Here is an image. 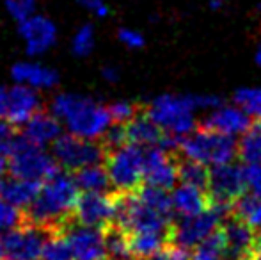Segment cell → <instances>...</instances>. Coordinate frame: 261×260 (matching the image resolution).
Returning a JSON list of instances; mask_svg holds the SVG:
<instances>
[{"label": "cell", "mask_w": 261, "mask_h": 260, "mask_svg": "<svg viewBox=\"0 0 261 260\" xmlns=\"http://www.w3.org/2000/svg\"><path fill=\"white\" fill-rule=\"evenodd\" d=\"M79 196L75 178L59 170L43 182L38 196L27 207V223L61 232L66 221L71 219Z\"/></svg>", "instance_id": "obj_1"}, {"label": "cell", "mask_w": 261, "mask_h": 260, "mask_svg": "<svg viewBox=\"0 0 261 260\" xmlns=\"http://www.w3.org/2000/svg\"><path fill=\"white\" fill-rule=\"evenodd\" d=\"M50 112L64 123L69 134L84 139L103 137V134L112 125L109 107L94 102L89 97L75 93H61L50 104Z\"/></svg>", "instance_id": "obj_2"}, {"label": "cell", "mask_w": 261, "mask_h": 260, "mask_svg": "<svg viewBox=\"0 0 261 260\" xmlns=\"http://www.w3.org/2000/svg\"><path fill=\"white\" fill-rule=\"evenodd\" d=\"M197 104L196 94H160L149 104L146 114L160 127L165 134L183 139L196 130Z\"/></svg>", "instance_id": "obj_3"}, {"label": "cell", "mask_w": 261, "mask_h": 260, "mask_svg": "<svg viewBox=\"0 0 261 260\" xmlns=\"http://www.w3.org/2000/svg\"><path fill=\"white\" fill-rule=\"evenodd\" d=\"M179 152L187 160L213 168L233 162L238 155V141L229 135L201 127L179 141Z\"/></svg>", "instance_id": "obj_4"}, {"label": "cell", "mask_w": 261, "mask_h": 260, "mask_svg": "<svg viewBox=\"0 0 261 260\" xmlns=\"http://www.w3.org/2000/svg\"><path fill=\"white\" fill-rule=\"evenodd\" d=\"M107 173L117 193H134L144 182V148L126 145L107 153Z\"/></svg>", "instance_id": "obj_5"}, {"label": "cell", "mask_w": 261, "mask_h": 260, "mask_svg": "<svg viewBox=\"0 0 261 260\" xmlns=\"http://www.w3.org/2000/svg\"><path fill=\"white\" fill-rule=\"evenodd\" d=\"M231 214H233L231 205L212 203L201 214L190 216V218H179V221L172 223L171 243L183 248V250L196 248L201 241H204L215 230H219L224 219Z\"/></svg>", "instance_id": "obj_6"}, {"label": "cell", "mask_w": 261, "mask_h": 260, "mask_svg": "<svg viewBox=\"0 0 261 260\" xmlns=\"http://www.w3.org/2000/svg\"><path fill=\"white\" fill-rule=\"evenodd\" d=\"M59 171V164L54 155L46 153L45 148L29 143L25 137H14L13 152L9 155V173L23 180L43 182Z\"/></svg>", "instance_id": "obj_7"}, {"label": "cell", "mask_w": 261, "mask_h": 260, "mask_svg": "<svg viewBox=\"0 0 261 260\" xmlns=\"http://www.w3.org/2000/svg\"><path fill=\"white\" fill-rule=\"evenodd\" d=\"M54 233L59 232L32 223L0 233V260H41L43 248Z\"/></svg>", "instance_id": "obj_8"}, {"label": "cell", "mask_w": 261, "mask_h": 260, "mask_svg": "<svg viewBox=\"0 0 261 260\" xmlns=\"http://www.w3.org/2000/svg\"><path fill=\"white\" fill-rule=\"evenodd\" d=\"M52 155L59 168L68 171H79L82 168L103 162L107 159V150L101 143L93 141V139L62 134L54 141Z\"/></svg>", "instance_id": "obj_9"}, {"label": "cell", "mask_w": 261, "mask_h": 260, "mask_svg": "<svg viewBox=\"0 0 261 260\" xmlns=\"http://www.w3.org/2000/svg\"><path fill=\"white\" fill-rule=\"evenodd\" d=\"M206 193L210 196V203H222L233 207L234 201L247 193L244 166L229 162L210 168Z\"/></svg>", "instance_id": "obj_10"}, {"label": "cell", "mask_w": 261, "mask_h": 260, "mask_svg": "<svg viewBox=\"0 0 261 260\" xmlns=\"http://www.w3.org/2000/svg\"><path fill=\"white\" fill-rule=\"evenodd\" d=\"M71 248L73 260H107L105 232L98 226L79 223L75 218L66 221L61 228Z\"/></svg>", "instance_id": "obj_11"}, {"label": "cell", "mask_w": 261, "mask_h": 260, "mask_svg": "<svg viewBox=\"0 0 261 260\" xmlns=\"http://www.w3.org/2000/svg\"><path fill=\"white\" fill-rule=\"evenodd\" d=\"M116 198L110 193H84L75 205V219L79 223L98 228H107L114 223L116 216Z\"/></svg>", "instance_id": "obj_12"}, {"label": "cell", "mask_w": 261, "mask_h": 260, "mask_svg": "<svg viewBox=\"0 0 261 260\" xmlns=\"http://www.w3.org/2000/svg\"><path fill=\"white\" fill-rule=\"evenodd\" d=\"M178 182V164L169 152L160 146L144 148V184L171 191Z\"/></svg>", "instance_id": "obj_13"}, {"label": "cell", "mask_w": 261, "mask_h": 260, "mask_svg": "<svg viewBox=\"0 0 261 260\" xmlns=\"http://www.w3.org/2000/svg\"><path fill=\"white\" fill-rule=\"evenodd\" d=\"M18 25H20L18 32L25 43V52L32 57L48 52L57 41V27L46 16L34 14Z\"/></svg>", "instance_id": "obj_14"}, {"label": "cell", "mask_w": 261, "mask_h": 260, "mask_svg": "<svg viewBox=\"0 0 261 260\" xmlns=\"http://www.w3.org/2000/svg\"><path fill=\"white\" fill-rule=\"evenodd\" d=\"M226 239L227 260H249L254 253L256 232L247 221L237 216H227L220 225Z\"/></svg>", "instance_id": "obj_15"}, {"label": "cell", "mask_w": 261, "mask_h": 260, "mask_svg": "<svg viewBox=\"0 0 261 260\" xmlns=\"http://www.w3.org/2000/svg\"><path fill=\"white\" fill-rule=\"evenodd\" d=\"M204 129L215 130L219 134L229 135V137H242L252 127V118L247 112L242 111L238 105H222L208 111L204 116L203 125Z\"/></svg>", "instance_id": "obj_16"}, {"label": "cell", "mask_w": 261, "mask_h": 260, "mask_svg": "<svg viewBox=\"0 0 261 260\" xmlns=\"http://www.w3.org/2000/svg\"><path fill=\"white\" fill-rule=\"evenodd\" d=\"M41 107V98L36 93V89L23 84H16L13 87H7V111L6 122L11 125L23 127Z\"/></svg>", "instance_id": "obj_17"}, {"label": "cell", "mask_w": 261, "mask_h": 260, "mask_svg": "<svg viewBox=\"0 0 261 260\" xmlns=\"http://www.w3.org/2000/svg\"><path fill=\"white\" fill-rule=\"evenodd\" d=\"M21 137H25L29 143L36 146L46 148L48 145H54V141L62 135V123L50 112H36L23 127H21Z\"/></svg>", "instance_id": "obj_18"}, {"label": "cell", "mask_w": 261, "mask_h": 260, "mask_svg": "<svg viewBox=\"0 0 261 260\" xmlns=\"http://www.w3.org/2000/svg\"><path fill=\"white\" fill-rule=\"evenodd\" d=\"M11 77L16 84H23L32 89H50L59 84V73L55 69L31 61L14 64L11 69Z\"/></svg>", "instance_id": "obj_19"}, {"label": "cell", "mask_w": 261, "mask_h": 260, "mask_svg": "<svg viewBox=\"0 0 261 260\" xmlns=\"http://www.w3.org/2000/svg\"><path fill=\"white\" fill-rule=\"evenodd\" d=\"M172 210L179 218H190V216L201 214L210 207V196L204 189L194 187L189 184H179L172 189Z\"/></svg>", "instance_id": "obj_20"}, {"label": "cell", "mask_w": 261, "mask_h": 260, "mask_svg": "<svg viewBox=\"0 0 261 260\" xmlns=\"http://www.w3.org/2000/svg\"><path fill=\"white\" fill-rule=\"evenodd\" d=\"M39 187V182L23 180L14 175H0V198L20 208H27L32 203V200L38 196Z\"/></svg>", "instance_id": "obj_21"}, {"label": "cell", "mask_w": 261, "mask_h": 260, "mask_svg": "<svg viewBox=\"0 0 261 260\" xmlns=\"http://www.w3.org/2000/svg\"><path fill=\"white\" fill-rule=\"evenodd\" d=\"M128 143L139 145L142 148L149 146H158L164 137V130L149 118L148 114H137L130 123L126 125Z\"/></svg>", "instance_id": "obj_22"}, {"label": "cell", "mask_w": 261, "mask_h": 260, "mask_svg": "<svg viewBox=\"0 0 261 260\" xmlns=\"http://www.w3.org/2000/svg\"><path fill=\"white\" fill-rule=\"evenodd\" d=\"M172 232H156V230H146V232L128 233L130 235V248L135 258H148L158 253L165 246L171 244Z\"/></svg>", "instance_id": "obj_23"}, {"label": "cell", "mask_w": 261, "mask_h": 260, "mask_svg": "<svg viewBox=\"0 0 261 260\" xmlns=\"http://www.w3.org/2000/svg\"><path fill=\"white\" fill-rule=\"evenodd\" d=\"M76 182V187L82 193H110V178L107 173V168L101 164L87 166L75 171L73 175Z\"/></svg>", "instance_id": "obj_24"}, {"label": "cell", "mask_w": 261, "mask_h": 260, "mask_svg": "<svg viewBox=\"0 0 261 260\" xmlns=\"http://www.w3.org/2000/svg\"><path fill=\"white\" fill-rule=\"evenodd\" d=\"M105 250L107 260H135L130 248V235L117 225L105 228Z\"/></svg>", "instance_id": "obj_25"}, {"label": "cell", "mask_w": 261, "mask_h": 260, "mask_svg": "<svg viewBox=\"0 0 261 260\" xmlns=\"http://www.w3.org/2000/svg\"><path fill=\"white\" fill-rule=\"evenodd\" d=\"M190 260H227L226 239H224L222 230H215L212 235H208L204 241H201L194 253L190 255Z\"/></svg>", "instance_id": "obj_26"}, {"label": "cell", "mask_w": 261, "mask_h": 260, "mask_svg": "<svg viewBox=\"0 0 261 260\" xmlns=\"http://www.w3.org/2000/svg\"><path fill=\"white\" fill-rule=\"evenodd\" d=\"M135 193H137V196L141 198L148 207L155 208V210L160 212V214L172 218L174 210H172V200H171V195H169L167 189L144 184V185H141Z\"/></svg>", "instance_id": "obj_27"}, {"label": "cell", "mask_w": 261, "mask_h": 260, "mask_svg": "<svg viewBox=\"0 0 261 260\" xmlns=\"http://www.w3.org/2000/svg\"><path fill=\"white\" fill-rule=\"evenodd\" d=\"M238 155L244 164H261V125L251 127L238 141Z\"/></svg>", "instance_id": "obj_28"}, {"label": "cell", "mask_w": 261, "mask_h": 260, "mask_svg": "<svg viewBox=\"0 0 261 260\" xmlns=\"http://www.w3.org/2000/svg\"><path fill=\"white\" fill-rule=\"evenodd\" d=\"M208 175H210L208 168L199 162H194V160L185 159V162L178 164V180L181 182V184H189V185H194V187H199L206 191Z\"/></svg>", "instance_id": "obj_29"}, {"label": "cell", "mask_w": 261, "mask_h": 260, "mask_svg": "<svg viewBox=\"0 0 261 260\" xmlns=\"http://www.w3.org/2000/svg\"><path fill=\"white\" fill-rule=\"evenodd\" d=\"M233 102L252 120H261V87H240L234 93Z\"/></svg>", "instance_id": "obj_30"}, {"label": "cell", "mask_w": 261, "mask_h": 260, "mask_svg": "<svg viewBox=\"0 0 261 260\" xmlns=\"http://www.w3.org/2000/svg\"><path fill=\"white\" fill-rule=\"evenodd\" d=\"M25 223H27V216L20 210V207L0 198V233L20 228Z\"/></svg>", "instance_id": "obj_31"}, {"label": "cell", "mask_w": 261, "mask_h": 260, "mask_svg": "<svg viewBox=\"0 0 261 260\" xmlns=\"http://www.w3.org/2000/svg\"><path fill=\"white\" fill-rule=\"evenodd\" d=\"M94 43H96V36H94V29L91 23H86L82 27H79V31L75 32L71 41V50L75 56L86 57L93 52Z\"/></svg>", "instance_id": "obj_32"}, {"label": "cell", "mask_w": 261, "mask_h": 260, "mask_svg": "<svg viewBox=\"0 0 261 260\" xmlns=\"http://www.w3.org/2000/svg\"><path fill=\"white\" fill-rule=\"evenodd\" d=\"M43 260H73L71 248L64 235L54 233L43 248Z\"/></svg>", "instance_id": "obj_33"}, {"label": "cell", "mask_w": 261, "mask_h": 260, "mask_svg": "<svg viewBox=\"0 0 261 260\" xmlns=\"http://www.w3.org/2000/svg\"><path fill=\"white\" fill-rule=\"evenodd\" d=\"M38 0H6V11L13 20L18 23L25 21L27 18L34 16Z\"/></svg>", "instance_id": "obj_34"}, {"label": "cell", "mask_w": 261, "mask_h": 260, "mask_svg": "<svg viewBox=\"0 0 261 260\" xmlns=\"http://www.w3.org/2000/svg\"><path fill=\"white\" fill-rule=\"evenodd\" d=\"M110 118L114 123H119V125H128L132 120L137 116V107H135L132 102L126 100H117L114 104L109 105Z\"/></svg>", "instance_id": "obj_35"}, {"label": "cell", "mask_w": 261, "mask_h": 260, "mask_svg": "<svg viewBox=\"0 0 261 260\" xmlns=\"http://www.w3.org/2000/svg\"><path fill=\"white\" fill-rule=\"evenodd\" d=\"M103 143L107 153L112 152V150L119 148V146L126 145L128 143V134H126V125H119V123H112L110 129L103 134Z\"/></svg>", "instance_id": "obj_36"}, {"label": "cell", "mask_w": 261, "mask_h": 260, "mask_svg": "<svg viewBox=\"0 0 261 260\" xmlns=\"http://www.w3.org/2000/svg\"><path fill=\"white\" fill-rule=\"evenodd\" d=\"M244 177L247 191L261 200V164H245Z\"/></svg>", "instance_id": "obj_37"}, {"label": "cell", "mask_w": 261, "mask_h": 260, "mask_svg": "<svg viewBox=\"0 0 261 260\" xmlns=\"http://www.w3.org/2000/svg\"><path fill=\"white\" fill-rule=\"evenodd\" d=\"M139 260H190L189 250H183V248L176 246V244H169L164 250H160L158 253L151 255L148 258H139Z\"/></svg>", "instance_id": "obj_38"}, {"label": "cell", "mask_w": 261, "mask_h": 260, "mask_svg": "<svg viewBox=\"0 0 261 260\" xmlns=\"http://www.w3.org/2000/svg\"><path fill=\"white\" fill-rule=\"evenodd\" d=\"M117 38H119V41L123 43L126 49H132V50H137V49H142L146 43L144 36L141 34L139 31H134V29H119V32H117Z\"/></svg>", "instance_id": "obj_39"}, {"label": "cell", "mask_w": 261, "mask_h": 260, "mask_svg": "<svg viewBox=\"0 0 261 260\" xmlns=\"http://www.w3.org/2000/svg\"><path fill=\"white\" fill-rule=\"evenodd\" d=\"M80 6L86 7L89 13H93L98 18H105L110 13L105 0H80Z\"/></svg>", "instance_id": "obj_40"}, {"label": "cell", "mask_w": 261, "mask_h": 260, "mask_svg": "<svg viewBox=\"0 0 261 260\" xmlns=\"http://www.w3.org/2000/svg\"><path fill=\"white\" fill-rule=\"evenodd\" d=\"M14 127L9 122L0 118V143H7L14 137Z\"/></svg>", "instance_id": "obj_41"}, {"label": "cell", "mask_w": 261, "mask_h": 260, "mask_svg": "<svg viewBox=\"0 0 261 260\" xmlns=\"http://www.w3.org/2000/svg\"><path fill=\"white\" fill-rule=\"evenodd\" d=\"M7 111V87L0 86V118L6 120Z\"/></svg>", "instance_id": "obj_42"}, {"label": "cell", "mask_w": 261, "mask_h": 260, "mask_svg": "<svg viewBox=\"0 0 261 260\" xmlns=\"http://www.w3.org/2000/svg\"><path fill=\"white\" fill-rule=\"evenodd\" d=\"M101 75H103V79L109 80V82H117V80H119V72H117L116 68H112V66H107V68H103Z\"/></svg>", "instance_id": "obj_43"}, {"label": "cell", "mask_w": 261, "mask_h": 260, "mask_svg": "<svg viewBox=\"0 0 261 260\" xmlns=\"http://www.w3.org/2000/svg\"><path fill=\"white\" fill-rule=\"evenodd\" d=\"M9 170V157L0 153V175H6Z\"/></svg>", "instance_id": "obj_44"}, {"label": "cell", "mask_w": 261, "mask_h": 260, "mask_svg": "<svg viewBox=\"0 0 261 260\" xmlns=\"http://www.w3.org/2000/svg\"><path fill=\"white\" fill-rule=\"evenodd\" d=\"M254 61H256V64L261 66V41L258 43V46H256V52H254Z\"/></svg>", "instance_id": "obj_45"}, {"label": "cell", "mask_w": 261, "mask_h": 260, "mask_svg": "<svg viewBox=\"0 0 261 260\" xmlns=\"http://www.w3.org/2000/svg\"><path fill=\"white\" fill-rule=\"evenodd\" d=\"M220 6H222V2H220V0H213V2H212V7H213V9H219Z\"/></svg>", "instance_id": "obj_46"}, {"label": "cell", "mask_w": 261, "mask_h": 260, "mask_svg": "<svg viewBox=\"0 0 261 260\" xmlns=\"http://www.w3.org/2000/svg\"><path fill=\"white\" fill-rule=\"evenodd\" d=\"M249 260H261V255H251V258Z\"/></svg>", "instance_id": "obj_47"}, {"label": "cell", "mask_w": 261, "mask_h": 260, "mask_svg": "<svg viewBox=\"0 0 261 260\" xmlns=\"http://www.w3.org/2000/svg\"><path fill=\"white\" fill-rule=\"evenodd\" d=\"M258 125H261V120H259V122H258Z\"/></svg>", "instance_id": "obj_48"}]
</instances>
